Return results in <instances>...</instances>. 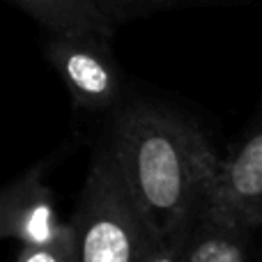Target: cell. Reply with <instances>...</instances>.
Here are the masks:
<instances>
[{
	"mask_svg": "<svg viewBox=\"0 0 262 262\" xmlns=\"http://www.w3.org/2000/svg\"><path fill=\"white\" fill-rule=\"evenodd\" d=\"M104 138L157 228L166 262H172L219 163L207 134L166 101L127 95L111 111Z\"/></svg>",
	"mask_w": 262,
	"mask_h": 262,
	"instance_id": "6da1fadb",
	"label": "cell"
},
{
	"mask_svg": "<svg viewBox=\"0 0 262 262\" xmlns=\"http://www.w3.org/2000/svg\"><path fill=\"white\" fill-rule=\"evenodd\" d=\"M92 3L118 28L120 23L149 16V14L170 12V9H186V7H212V5L237 3V0H92Z\"/></svg>",
	"mask_w": 262,
	"mask_h": 262,
	"instance_id": "ba28073f",
	"label": "cell"
},
{
	"mask_svg": "<svg viewBox=\"0 0 262 262\" xmlns=\"http://www.w3.org/2000/svg\"><path fill=\"white\" fill-rule=\"evenodd\" d=\"M212 193L253 230L262 228V111L228 159L219 157Z\"/></svg>",
	"mask_w": 262,
	"mask_h": 262,
	"instance_id": "8992f818",
	"label": "cell"
},
{
	"mask_svg": "<svg viewBox=\"0 0 262 262\" xmlns=\"http://www.w3.org/2000/svg\"><path fill=\"white\" fill-rule=\"evenodd\" d=\"M255 232L212 193L209 184L172 262H246L255 255Z\"/></svg>",
	"mask_w": 262,
	"mask_h": 262,
	"instance_id": "277c9868",
	"label": "cell"
},
{
	"mask_svg": "<svg viewBox=\"0 0 262 262\" xmlns=\"http://www.w3.org/2000/svg\"><path fill=\"white\" fill-rule=\"evenodd\" d=\"M18 262H76V235L72 223L55 239L39 246H21L16 253Z\"/></svg>",
	"mask_w": 262,
	"mask_h": 262,
	"instance_id": "9c48e42d",
	"label": "cell"
},
{
	"mask_svg": "<svg viewBox=\"0 0 262 262\" xmlns=\"http://www.w3.org/2000/svg\"><path fill=\"white\" fill-rule=\"evenodd\" d=\"M55 200L44 182V168L35 166L16 182L0 189V239H16L21 246H39L62 235Z\"/></svg>",
	"mask_w": 262,
	"mask_h": 262,
	"instance_id": "5b68a950",
	"label": "cell"
},
{
	"mask_svg": "<svg viewBox=\"0 0 262 262\" xmlns=\"http://www.w3.org/2000/svg\"><path fill=\"white\" fill-rule=\"evenodd\" d=\"M26 9L49 32H99L113 37L115 26L92 0H9Z\"/></svg>",
	"mask_w": 262,
	"mask_h": 262,
	"instance_id": "52a82bcc",
	"label": "cell"
},
{
	"mask_svg": "<svg viewBox=\"0 0 262 262\" xmlns=\"http://www.w3.org/2000/svg\"><path fill=\"white\" fill-rule=\"evenodd\" d=\"M46 58L76 108L111 113L127 99V81L111 49V37L99 32H49Z\"/></svg>",
	"mask_w": 262,
	"mask_h": 262,
	"instance_id": "3957f363",
	"label": "cell"
},
{
	"mask_svg": "<svg viewBox=\"0 0 262 262\" xmlns=\"http://www.w3.org/2000/svg\"><path fill=\"white\" fill-rule=\"evenodd\" d=\"M69 223L76 262H166L161 237L104 136Z\"/></svg>",
	"mask_w": 262,
	"mask_h": 262,
	"instance_id": "7a4b0ae2",
	"label": "cell"
}]
</instances>
